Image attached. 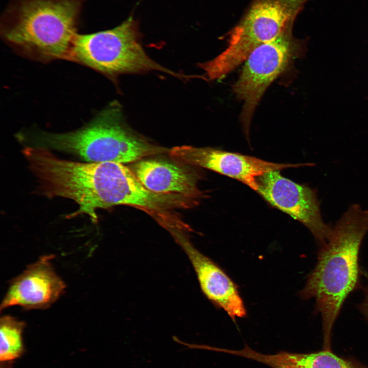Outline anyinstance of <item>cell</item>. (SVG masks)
Masks as SVG:
<instances>
[{
	"label": "cell",
	"instance_id": "cell-1",
	"mask_svg": "<svg viewBox=\"0 0 368 368\" xmlns=\"http://www.w3.org/2000/svg\"><path fill=\"white\" fill-rule=\"evenodd\" d=\"M368 231V210L351 205L332 226L331 234L320 246L314 269L301 291L304 299L314 298L320 314L323 349L331 350L333 325L345 300L357 286L359 252Z\"/></svg>",
	"mask_w": 368,
	"mask_h": 368
},
{
	"label": "cell",
	"instance_id": "cell-2",
	"mask_svg": "<svg viewBox=\"0 0 368 368\" xmlns=\"http://www.w3.org/2000/svg\"><path fill=\"white\" fill-rule=\"evenodd\" d=\"M82 0H12L4 13V41L26 57L41 62L69 59Z\"/></svg>",
	"mask_w": 368,
	"mask_h": 368
},
{
	"label": "cell",
	"instance_id": "cell-3",
	"mask_svg": "<svg viewBox=\"0 0 368 368\" xmlns=\"http://www.w3.org/2000/svg\"><path fill=\"white\" fill-rule=\"evenodd\" d=\"M21 139L28 146L65 152L91 163H130L165 150L133 131L126 122L122 107L115 102L76 130L24 132Z\"/></svg>",
	"mask_w": 368,
	"mask_h": 368
},
{
	"label": "cell",
	"instance_id": "cell-4",
	"mask_svg": "<svg viewBox=\"0 0 368 368\" xmlns=\"http://www.w3.org/2000/svg\"><path fill=\"white\" fill-rule=\"evenodd\" d=\"M68 60L110 78L154 71L180 79L190 78L163 66L147 54L141 44L137 24L132 17L110 30L77 34Z\"/></svg>",
	"mask_w": 368,
	"mask_h": 368
},
{
	"label": "cell",
	"instance_id": "cell-5",
	"mask_svg": "<svg viewBox=\"0 0 368 368\" xmlns=\"http://www.w3.org/2000/svg\"><path fill=\"white\" fill-rule=\"evenodd\" d=\"M307 0H257L231 33L225 49L206 62L209 74L220 80L243 63L260 45L277 38L291 25Z\"/></svg>",
	"mask_w": 368,
	"mask_h": 368
},
{
	"label": "cell",
	"instance_id": "cell-6",
	"mask_svg": "<svg viewBox=\"0 0 368 368\" xmlns=\"http://www.w3.org/2000/svg\"><path fill=\"white\" fill-rule=\"evenodd\" d=\"M290 29L255 49L244 62L233 86L236 97L243 102L240 119L247 136L256 108L265 91L294 59L305 54L304 44L292 38Z\"/></svg>",
	"mask_w": 368,
	"mask_h": 368
},
{
	"label": "cell",
	"instance_id": "cell-7",
	"mask_svg": "<svg viewBox=\"0 0 368 368\" xmlns=\"http://www.w3.org/2000/svg\"><path fill=\"white\" fill-rule=\"evenodd\" d=\"M280 170L267 172L257 177V192L273 207L305 225L320 247L327 241L332 226L324 221L316 191L305 184L283 176Z\"/></svg>",
	"mask_w": 368,
	"mask_h": 368
},
{
	"label": "cell",
	"instance_id": "cell-8",
	"mask_svg": "<svg viewBox=\"0 0 368 368\" xmlns=\"http://www.w3.org/2000/svg\"><path fill=\"white\" fill-rule=\"evenodd\" d=\"M170 155L177 161L208 169L236 179L257 192V178L272 170L312 166L311 163L281 164L211 147L181 146L172 148Z\"/></svg>",
	"mask_w": 368,
	"mask_h": 368
},
{
	"label": "cell",
	"instance_id": "cell-9",
	"mask_svg": "<svg viewBox=\"0 0 368 368\" xmlns=\"http://www.w3.org/2000/svg\"><path fill=\"white\" fill-rule=\"evenodd\" d=\"M52 255L41 257L13 279L1 303L0 310L18 306L25 309H44L64 292L66 285L54 269Z\"/></svg>",
	"mask_w": 368,
	"mask_h": 368
},
{
	"label": "cell",
	"instance_id": "cell-10",
	"mask_svg": "<svg viewBox=\"0 0 368 368\" xmlns=\"http://www.w3.org/2000/svg\"><path fill=\"white\" fill-rule=\"evenodd\" d=\"M172 233L188 256L201 289L208 298L233 320L245 317L246 310L244 302L238 287L231 278L219 265L196 249L180 231Z\"/></svg>",
	"mask_w": 368,
	"mask_h": 368
},
{
	"label": "cell",
	"instance_id": "cell-11",
	"mask_svg": "<svg viewBox=\"0 0 368 368\" xmlns=\"http://www.w3.org/2000/svg\"><path fill=\"white\" fill-rule=\"evenodd\" d=\"M149 190L158 194H175L190 198L201 196L196 180L187 171L160 160H140L130 168Z\"/></svg>",
	"mask_w": 368,
	"mask_h": 368
},
{
	"label": "cell",
	"instance_id": "cell-12",
	"mask_svg": "<svg viewBox=\"0 0 368 368\" xmlns=\"http://www.w3.org/2000/svg\"><path fill=\"white\" fill-rule=\"evenodd\" d=\"M246 356L272 368H368L355 359L339 357L332 350L324 349L306 354L282 351L264 354L250 348Z\"/></svg>",
	"mask_w": 368,
	"mask_h": 368
},
{
	"label": "cell",
	"instance_id": "cell-13",
	"mask_svg": "<svg viewBox=\"0 0 368 368\" xmlns=\"http://www.w3.org/2000/svg\"><path fill=\"white\" fill-rule=\"evenodd\" d=\"M25 323L10 315L0 319L1 368H10L9 364L20 358L25 351L22 333Z\"/></svg>",
	"mask_w": 368,
	"mask_h": 368
},
{
	"label": "cell",
	"instance_id": "cell-14",
	"mask_svg": "<svg viewBox=\"0 0 368 368\" xmlns=\"http://www.w3.org/2000/svg\"><path fill=\"white\" fill-rule=\"evenodd\" d=\"M359 307L360 311L368 320V285L365 291L364 300Z\"/></svg>",
	"mask_w": 368,
	"mask_h": 368
}]
</instances>
